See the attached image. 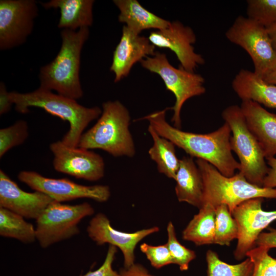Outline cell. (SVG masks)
I'll list each match as a JSON object with an SVG mask.
<instances>
[{
	"instance_id": "obj_8",
	"label": "cell",
	"mask_w": 276,
	"mask_h": 276,
	"mask_svg": "<svg viewBox=\"0 0 276 276\" xmlns=\"http://www.w3.org/2000/svg\"><path fill=\"white\" fill-rule=\"evenodd\" d=\"M94 213L87 202L76 205L54 201L36 220V240L45 248L79 233L78 224Z\"/></svg>"
},
{
	"instance_id": "obj_28",
	"label": "cell",
	"mask_w": 276,
	"mask_h": 276,
	"mask_svg": "<svg viewBox=\"0 0 276 276\" xmlns=\"http://www.w3.org/2000/svg\"><path fill=\"white\" fill-rule=\"evenodd\" d=\"M29 136L27 122L18 120L13 125L0 129V157L11 148L22 144Z\"/></svg>"
},
{
	"instance_id": "obj_33",
	"label": "cell",
	"mask_w": 276,
	"mask_h": 276,
	"mask_svg": "<svg viewBox=\"0 0 276 276\" xmlns=\"http://www.w3.org/2000/svg\"><path fill=\"white\" fill-rule=\"evenodd\" d=\"M117 252V247L109 245L105 259L102 265L96 270H89L85 274L80 276H120L119 273L114 270L112 267Z\"/></svg>"
},
{
	"instance_id": "obj_34",
	"label": "cell",
	"mask_w": 276,
	"mask_h": 276,
	"mask_svg": "<svg viewBox=\"0 0 276 276\" xmlns=\"http://www.w3.org/2000/svg\"><path fill=\"white\" fill-rule=\"evenodd\" d=\"M256 245L264 246L270 249L276 248V229L269 228L268 232L261 233L257 239Z\"/></svg>"
},
{
	"instance_id": "obj_21",
	"label": "cell",
	"mask_w": 276,
	"mask_h": 276,
	"mask_svg": "<svg viewBox=\"0 0 276 276\" xmlns=\"http://www.w3.org/2000/svg\"><path fill=\"white\" fill-rule=\"evenodd\" d=\"M94 2L93 0H51L40 4L47 9H59L60 15L57 26L59 28L77 31L92 25Z\"/></svg>"
},
{
	"instance_id": "obj_13",
	"label": "cell",
	"mask_w": 276,
	"mask_h": 276,
	"mask_svg": "<svg viewBox=\"0 0 276 276\" xmlns=\"http://www.w3.org/2000/svg\"><path fill=\"white\" fill-rule=\"evenodd\" d=\"M55 170L78 179L97 181L105 173V163L99 154L80 147H71L61 141L51 143Z\"/></svg>"
},
{
	"instance_id": "obj_10",
	"label": "cell",
	"mask_w": 276,
	"mask_h": 276,
	"mask_svg": "<svg viewBox=\"0 0 276 276\" xmlns=\"http://www.w3.org/2000/svg\"><path fill=\"white\" fill-rule=\"evenodd\" d=\"M38 15V5L34 0H1V50L24 44L33 31Z\"/></svg>"
},
{
	"instance_id": "obj_15",
	"label": "cell",
	"mask_w": 276,
	"mask_h": 276,
	"mask_svg": "<svg viewBox=\"0 0 276 276\" xmlns=\"http://www.w3.org/2000/svg\"><path fill=\"white\" fill-rule=\"evenodd\" d=\"M159 230L158 227L153 226L133 233L119 231L111 226L109 219L102 213L96 215L87 227L89 237L97 245L108 243L122 251L125 268H128L135 263L134 251L137 244L147 236Z\"/></svg>"
},
{
	"instance_id": "obj_31",
	"label": "cell",
	"mask_w": 276,
	"mask_h": 276,
	"mask_svg": "<svg viewBox=\"0 0 276 276\" xmlns=\"http://www.w3.org/2000/svg\"><path fill=\"white\" fill-rule=\"evenodd\" d=\"M270 249L257 246L247 254L254 265L253 276H276V259L269 254Z\"/></svg>"
},
{
	"instance_id": "obj_32",
	"label": "cell",
	"mask_w": 276,
	"mask_h": 276,
	"mask_svg": "<svg viewBox=\"0 0 276 276\" xmlns=\"http://www.w3.org/2000/svg\"><path fill=\"white\" fill-rule=\"evenodd\" d=\"M140 248L145 255L151 265L157 269L174 264L173 257L167 244L153 246L143 243L140 245Z\"/></svg>"
},
{
	"instance_id": "obj_20",
	"label": "cell",
	"mask_w": 276,
	"mask_h": 276,
	"mask_svg": "<svg viewBox=\"0 0 276 276\" xmlns=\"http://www.w3.org/2000/svg\"><path fill=\"white\" fill-rule=\"evenodd\" d=\"M191 156L180 159L175 178V194L179 202H185L199 209L203 205V183L201 174Z\"/></svg>"
},
{
	"instance_id": "obj_26",
	"label": "cell",
	"mask_w": 276,
	"mask_h": 276,
	"mask_svg": "<svg viewBox=\"0 0 276 276\" xmlns=\"http://www.w3.org/2000/svg\"><path fill=\"white\" fill-rule=\"evenodd\" d=\"M207 276H253L254 265L247 257L237 264H229L222 261L218 254L208 250L206 253Z\"/></svg>"
},
{
	"instance_id": "obj_12",
	"label": "cell",
	"mask_w": 276,
	"mask_h": 276,
	"mask_svg": "<svg viewBox=\"0 0 276 276\" xmlns=\"http://www.w3.org/2000/svg\"><path fill=\"white\" fill-rule=\"evenodd\" d=\"M263 201L262 198L246 200L232 212L238 227V241L234 252L237 260L247 257V252L255 247L262 231L276 220V210L264 211L262 208Z\"/></svg>"
},
{
	"instance_id": "obj_6",
	"label": "cell",
	"mask_w": 276,
	"mask_h": 276,
	"mask_svg": "<svg viewBox=\"0 0 276 276\" xmlns=\"http://www.w3.org/2000/svg\"><path fill=\"white\" fill-rule=\"evenodd\" d=\"M222 117L231 129V147L239 158V172L250 183L263 187L269 167L258 140L247 126L240 106L232 105L227 107L223 110Z\"/></svg>"
},
{
	"instance_id": "obj_29",
	"label": "cell",
	"mask_w": 276,
	"mask_h": 276,
	"mask_svg": "<svg viewBox=\"0 0 276 276\" xmlns=\"http://www.w3.org/2000/svg\"><path fill=\"white\" fill-rule=\"evenodd\" d=\"M247 15L265 28L276 24V0L247 1Z\"/></svg>"
},
{
	"instance_id": "obj_30",
	"label": "cell",
	"mask_w": 276,
	"mask_h": 276,
	"mask_svg": "<svg viewBox=\"0 0 276 276\" xmlns=\"http://www.w3.org/2000/svg\"><path fill=\"white\" fill-rule=\"evenodd\" d=\"M168 241L166 243L174 260V264L178 265L181 271L187 270L190 263L196 258L194 250L182 245L177 240L174 226L170 221L167 227Z\"/></svg>"
},
{
	"instance_id": "obj_17",
	"label": "cell",
	"mask_w": 276,
	"mask_h": 276,
	"mask_svg": "<svg viewBox=\"0 0 276 276\" xmlns=\"http://www.w3.org/2000/svg\"><path fill=\"white\" fill-rule=\"evenodd\" d=\"M155 47L148 38L136 34L126 26L113 53L110 71L114 75V82L127 77L134 64L155 54Z\"/></svg>"
},
{
	"instance_id": "obj_27",
	"label": "cell",
	"mask_w": 276,
	"mask_h": 276,
	"mask_svg": "<svg viewBox=\"0 0 276 276\" xmlns=\"http://www.w3.org/2000/svg\"><path fill=\"white\" fill-rule=\"evenodd\" d=\"M238 227L228 207L221 204L215 208V233L214 244L229 246L238 238Z\"/></svg>"
},
{
	"instance_id": "obj_19",
	"label": "cell",
	"mask_w": 276,
	"mask_h": 276,
	"mask_svg": "<svg viewBox=\"0 0 276 276\" xmlns=\"http://www.w3.org/2000/svg\"><path fill=\"white\" fill-rule=\"evenodd\" d=\"M232 86L242 101L250 100L276 109V85L266 82L254 72L241 70Z\"/></svg>"
},
{
	"instance_id": "obj_23",
	"label": "cell",
	"mask_w": 276,
	"mask_h": 276,
	"mask_svg": "<svg viewBox=\"0 0 276 276\" xmlns=\"http://www.w3.org/2000/svg\"><path fill=\"white\" fill-rule=\"evenodd\" d=\"M215 209L203 204L182 231V238L197 246L214 244Z\"/></svg>"
},
{
	"instance_id": "obj_3",
	"label": "cell",
	"mask_w": 276,
	"mask_h": 276,
	"mask_svg": "<svg viewBox=\"0 0 276 276\" xmlns=\"http://www.w3.org/2000/svg\"><path fill=\"white\" fill-rule=\"evenodd\" d=\"M89 34L88 28L61 31V45L55 58L39 70V87L77 100L83 96L80 80L81 53Z\"/></svg>"
},
{
	"instance_id": "obj_14",
	"label": "cell",
	"mask_w": 276,
	"mask_h": 276,
	"mask_svg": "<svg viewBox=\"0 0 276 276\" xmlns=\"http://www.w3.org/2000/svg\"><path fill=\"white\" fill-rule=\"evenodd\" d=\"M148 38L155 47L173 51L180 66L187 71L194 72L198 65L204 64V58L194 51L195 33L191 28L179 21L170 22L165 29L151 32Z\"/></svg>"
},
{
	"instance_id": "obj_24",
	"label": "cell",
	"mask_w": 276,
	"mask_h": 276,
	"mask_svg": "<svg viewBox=\"0 0 276 276\" xmlns=\"http://www.w3.org/2000/svg\"><path fill=\"white\" fill-rule=\"evenodd\" d=\"M148 131L153 140V145L148 150L150 158L156 163L159 173L175 179L180 162L176 154V146L170 140L159 135L150 125Z\"/></svg>"
},
{
	"instance_id": "obj_7",
	"label": "cell",
	"mask_w": 276,
	"mask_h": 276,
	"mask_svg": "<svg viewBox=\"0 0 276 276\" xmlns=\"http://www.w3.org/2000/svg\"><path fill=\"white\" fill-rule=\"evenodd\" d=\"M143 67L158 75L163 80L167 90L175 97L171 121L174 127L181 128L180 112L186 101L191 98L205 93L204 79L199 74L187 71L180 65L172 66L164 53L156 52L152 57H147L140 61Z\"/></svg>"
},
{
	"instance_id": "obj_16",
	"label": "cell",
	"mask_w": 276,
	"mask_h": 276,
	"mask_svg": "<svg viewBox=\"0 0 276 276\" xmlns=\"http://www.w3.org/2000/svg\"><path fill=\"white\" fill-rule=\"evenodd\" d=\"M54 201L47 194L39 191H24L0 170V207L24 218L36 220Z\"/></svg>"
},
{
	"instance_id": "obj_38",
	"label": "cell",
	"mask_w": 276,
	"mask_h": 276,
	"mask_svg": "<svg viewBox=\"0 0 276 276\" xmlns=\"http://www.w3.org/2000/svg\"><path fill=\"white\" fill-rule=\"evenodd\" d=\"M266 29L271 40L273 48L276 52V24L268 27Z\"/></svg>"
},
{
	"instance_id": "obj_36",
	"label": "cell",
	"mask_w": 276,
	"mask_h": 276,
	"mask_svg": "<svg viewBox=\"0 0 276 276\" xmlns=\"http://www.w3.org/2000/svg\"><path fill=\"white\" fill-rule=\"evenodd\" d=\"M119 274L120 276H154L143 265L137 263H134L128 268H122Z\"/></svg>"
},
{
	"instance_id": "obj_18",
	"label": "cell",
	"mask_w": 276,
	"mask_h": 276,
	"mask_svg": "<svg viewBox=\"0 0 276 276\" xmlns=\"http://www.w3.org/2000/svg\"><path fill=\"white\" fill-rule=\"evenodd\" d=\"M240 108L265 158L274 157L276 154V114L250 100L242 101Z\"/></svg>"
},
{
	"instance_id": "obj_4",
	"label": "cell",
	"mask_w": 276,
	"mask_h": 276,
	"mask_svg": "<svg viewBox=\"0 0 276 276\" xmlns=\"http://www.w3.org/2000/svg\"><path fill=\"white\" fill-rule=\"evenodd\" d=\"M102 111L96 124L82 135L78 147L99 149L114 157H132L135 154L129 130L130 113L119 101L102 104Z\"/></svg>"
},
{
	"instance_id": "obj_5",
	"label": "cell",
	"mask_w": 276,
	"mask_h": 276,
	"mask_svg": "<svg viewBox=\"0 0 276 276\" xmlns=\"http://www.w3.org/2000/svg\"><path fill=\"white\" fill-rule=\"evenodd\" d=\"M195 163L203 180V205L209 204L215 209L225 204L232 213L239 204L252 198L276 199V189L252 184L239 172L226 177L204 160L197 158Z\"/></svg>"
},
{
	"instance_id": "obj_25",
	"label": "cell",
	"mask_w": 276,
	"mask_h": 276,
	"mask_svg": "<svg viewBox=\"0 0 276 276\" xmlns=\"http://www.w3.org/2000/svg\"><path fill=\"white\" fill-rule=\"evenodd\" d=\"M0 235L25 243H30L36 240V230L31 223L25 221L22 216L2 207H0Z\"/></svg>"
},
{
	"instance_id": "obj_9",
	"label": "cell",
	"mask_w": 276,
	"mask_h": 276,
	"mask_svg": "<svg viewBox=\"0 0 276 276\" xmlns=\"http://www.w3.org/2000/svg\"><path fill=\"white\" fill-rule=\"evenodd\" d=\"M225 36L243 48L250 56L254 73L263 79L276 67V52L266 28L240 15L227 30Z\"/></svg>"
},
{
	"instance_id": "obj_39",
	"label": "cell",
	"mask_w": 276,
	"mask_h": 276,
	"mask_svg": "<svg viewBox=\"0 0 276 276\" xmlns=\"http://www.w3.org/2000/svg\"><path fill=\"white\" fill-rule=\"evenodd\" d=\"M263 79L268 83L276 85V67Z\"/></svg>"
},
{
	"instance_id": "obj_37",
	"label": "cell",
	"mask_w": 276,
	"mask_h": 276,
	"mask_svg": "<svg viewBox=\"0 0 276 276\" xmlns=\"http://www.w3.org/2000/svg\"><path fill=\"white\" fill-rule=\"evenodd\" d=\"M13 104L10 100L9 92L7 91L5 84L0 83V114L3 115L8 112Z\"/></svg>"
},
{
	"instance_id": "obj_11",
	"label": "cell",
	"mask_w": 276,
	"mask_h": 276,
	"mask_svg": "<svg viewBox=\"0 0 276 276\" xmlns=\"http://www.w3.org/2000/svg\"><path fill=\"white\" fill-rule=\"evenodd\" d=\"M17 177L32 189L43 193L59 202L85 198L103 202L110 196V188L106 185L84 186L67 178L46 177L32 171H22Z\"/></svg>"
},
{
	"instance_id": "obj_2",
	"label": "cell",
	"mask_w": 276,
	"mask_h": 276,
	"mask_svg": "<svg viewBox=\"0 0 276 276\" xmlns=\"http://www.w3.org/2000/svg\"><path fill=\"white\" fill-rule=\"evenodd\" d=\"M9 97L19 113H28L31 107H39L68 122L69 130L61 141L71 147H78L84 130L91 121L98 118L102 111L99 107H86L79 104L76 100L39 87L26 93L9 92Z\"/></svg>"
},
{
	"instance_id": "obj_1",
	"label": "cell",
	"mask_w": 276,
	"mask_h": 276,
	"mask_svg": "<svg viewBox=\"0 0 276 276\" xmlns=\"http://www.w3.org/2000/svg\"><path fill=\"white\" fill-rule=\"evenodd\" d=\"M167 108L141 118L147 120L156 132L182 149L190 156L204 160L222 175L231 177L240 163L235 159L231 147V129L226 122L215 131L199 134L182 131L170 125L166 120Z\"/></svg>"
},
{
	"instance_id": "obj_22",
	"label": "cell",
	"mask_w": 276,
	"mask_h": 276,
	"mask_svg": "<svg viewBox=\"0 0 276 276\" xmlns=\"http://www.w3.org/2000/svg\"><path fill=\"white\" fill-rule=\"evenodd\" d=\"M113 2L120 11L119 21L125 24L136 34L140 35L147 29L162 30L170 23L145 9L136 0H114Z\"/></svg>"
},
{
	"instance_id": "obj_35",
	"label": "cell",
	"mask_w": 276,
	"mask_h": 276,
	"mask_svg": "<svg viewBox=\"0 0 276 276\" xmlns=\"http://www.w3.org/2000/svg\"><path fill=\"white\" fill-rule=\"evenodd\" d=\"M266 159L269 167L268 172L264 178L263 187L276 189V158L272 157Z\"/></svg>"
}]
</instances>
